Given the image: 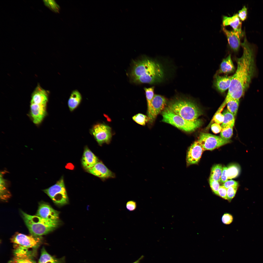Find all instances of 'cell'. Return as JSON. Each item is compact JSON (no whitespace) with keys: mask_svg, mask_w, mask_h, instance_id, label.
I'll return each mask as SVG.
<instances>
[{"mask_svg":"<svg viewBox=\"0 0 263 263\" xmlns=\"http://www.w3.org/2000/svg\"><path fill=\"white\" fill-rule=\"evenodd\" d=\"M243 49L242 56L236 59L237 68L232 76L230 87L223 103L226 104L232 99L239 100L244 94L249 86L255 71L253 47L245 36L241 43Z\"/></svg>","mask_w":263,"mask_h":263,"instance_id":"1","label":"cell"},{"mask_svg":"<svg viewBox=\"0 0 263 263\" xmlns=\"http://www.w3.org/2000/svg\"><path fill=\"white\" fill-rule=\"evenodd\" d=\"M163 74L160 64L145 58L134 62L131 76L134 83L151 84L160 81L163 78Z\"/></svg>","mask_w":263,"mask_h":263,"instance_id":"2","label":"cell"},{"mask_svg":"<svg viewBox=\"0 0 263 263\" xmlns=\"http://www.w3.org/2000/svg\"><path fill=\"white\" fill-rule=\"evenodd\" d=\"M167 108L184 119L189 121H194L203 114L202 111L191 100L178 98L169 103Z\"/></svg>","mask_w":263,"mask_h":263,"instance_id":"3","label":"cell"},{"mask_svg":"<svg viewBox=\"0 0 263 263\" xmlns=\"http://www.w3.org/2000/svg\"><path fill=\"white\" fill-rule=\"evenodd\" d=\"M22 216L31 235L41 236L55 230L58 226L59 221H54L42 218L36 215H29L21 211Z\"/></svg>","mask_w":263,"mask_h":263,"instance_id":"4","label":"cell"},{"mask_svg":"<svg viewBox=\"0 0 263 263\" xmlns=\"http://www.w3.org/2000/svg\"><path fill=\"white\" fill-rule=\"evenodd\" d=\"M162 121L173 125L187 132H193L200 127L202 121L197 119L194 121L186 120L173 112L167 107L162 113Z\"/></svg>","mask_w":263,"mask_h":263,"instance_id":"5","label":"cell"},{"mask_svg":"<svg viewBox=\"0 0 263 263\" xmlns=\"http://www.w3.org/2000/svg\"><path fill=\"white\" fill-rule=\"evenodd\" d=\"M43 191L58 206H64L68 203V198L63 177L54 185L44 190Z\"/></svg>","mask_w":263,"mask_h":263,"instance_id":"6","label":"cell"},{"mask_svg":"<svg viewBox=\"0 0 263 263\" xmlns=\"http://www.w3.org/2000/svg\"><path fill=\"white\" fill-rule=\"evenodd\" d=\"M198 140L204 150H213L230 143L231 141L230 140L223 139L219 136L203 132L200 133Z\"/></svg>","mask_w":263,"mask_h":263,"instance_id":"7","label":"cell"},{"mask_svg":"<svg viewBox=\"0 0 263 263\" xmlns=\"http://www.w3.org/2000/svg\"><path fill=\"white\" fill-rule=\"evenodd\" d=\"M90 132L100 145L104 143H109L111 140V129L105 124L98 123L94 125Z\"/></svg>","mask_w":263,"mask_h":263,"instance_id":"8","label":"cell"},{"mask_svg":"<svg viewBox=\"0 0 263 263\" xmlns=\"http://www.w3.org/2000/svg\"><path fill=\"white\" fill-rule=\"evenodd\" d=\"M10 240L14 244L28 248H37L42 242L41 236L28 235L18 233L13 236Z\"/></svg>","mask_w":263,"mask_h":263,"instance_id":"9","label":"cell"},{"mask_svg":"<svg viewBox=\"0 0 263 263\" xmlns=\"http://www.w3.org/2000/svg\"><path fill=\"white\" fill-rule=\"evenodd\" d=\"M14 245L13 256L10 263H37L33 251L16 244Z\"/></svg>","mask_w":263,"mask_h":263,"instance_id":"10","label":"cell"},{"mask_svg":"<svg viewBox=\"0 0 263 263\" xmlns=\"http://www.w3.org/2000/svg\"><path fill=\"white\" fill-rule=\"evenodd\" d=\"M204 151L198 140L195 141L189 147L187 152V166L197 164Z\"/></svg>","mask_w":263,"mask_h":263,"instance_id":"11","label":"cell"},{"mask_svg":"<svg viewBox=\"0 0 263 263\" xmlns=\"http://www.w3.org/2000/svg\"><path fill=\"white\" fill-rule=\"evenodd\" d=\"M167 103V100L163 96L157 94L154 95L152 99L150 109L147 112L149 121L152 122L154 121L157 115L164 109Z\"/></svg>","mask_w":263,"mask_h":263,"instance_id":"12","label":"cell"},{"mask_svg":"<svg viewBox=\"0 0 263 263\" xmlns=\"http://www.w3.org/2000/svg\"><path fill=\"white\" fill-rule=\"evenodd\" d=\"M59 212L45 202L40 203L36 215L45 219L54 221H59Z\"/></svg>","mask_w":263,"mask_h":263,"instance_id":"13","label":"cell"},{"mask_svg":"<svg viewBox=\"0 0 263 263\" xmlns=\"http://www.w3.org/2000/svg\"><path fill=\"white\" fill-rule=\"evenodd\" d=\"M89 173L103 179L114 178V174L101 162L99 161L93 167L87 170Z\"/></svg>","mask_w":263,"mask_h":263,"instance_id":"14","label":"cell"},{"mask_svg":"<svg viewBox=\"0 0 263 263\" xmlns=\"http://www.w3.org/2000/svg\"><path fill=\"white\" fill-rule=\"evenodd\" d=\"M48 98V92L38 85L32 94L30 103L47 105Z\"/></svg>","mask_w":263,"mask_h":263,"instance_id":"15","label":"cell"},{"mask_svg":"<svg viewBox=\"0 0 263 263\" xmlns=\"http://www.w3.org/2000/svg\"><path fill=\"white\" fill-rule=\"evenodd\" d=\"M99 162L97 157L88 148L85 149L82 160V163L84 168L87 170L93 167Z\"/></svg>","mask_w":263,"mask_h":263,"instance_id":"16","label":"cell"},{"mask_svg":"<svg viewBox=\"0 0 263 263\" xmlns=\"http://www.w3.org/2000/svg\"><path fill=\"white\" fill-rule=\"evenodd\" d=\"M222 30L226 36L228 44L231 48L234 51H237L240 47V36L239 33L233 31L227 30L223 27Z\"/></svg>","mask_w":263,"mask_h":263,"instance_id":"17","label":"cell"},{"mask_svg":"<svg viewBox=\"0 0 263 263\" xmlns=\"http://www.w3.org/2000/svg\"><path fill=\"white\" fill-rule=\"evenodd\" d=\"M222 23L224 26L230 25L233 28L234 31L238 32L241 37L243 35L241 29L242 23L238 14H235L231 17L224 16Z\"/></svg>","mask_w":263,"mask_h":263,"instance_id":"18","label":"cell"},{"mask_svg":"<svg viewBox=\"0 0 263 263\" xmlns=\"http://www.w3.org/2000/svg\"><path fill=\"white\" fill-rule=\"evenodd\" d=\"M232 76H221L218 74L215 76L214 84L216 89L222 93L228 89L230 85Z\"/></svg>","mask_w":263,"mask_h":263,"instance_id":"19","label":"cell"},{"mask_svg":"<svg viewBox=\"0 0 263 263\" xmlns=\"http://www.w3.org/2000/svg\"><path fill=\"white\" fill-rule=\"evenodd\" d=\"M38 263H65L64 257L58 258L49 254L44 247L41 249Z\"/></svg>","mask_w":263,"mask_h":263,"instance_id":"20","label":"cell"},{"mask_svg":"<svg viewBox=\"0 0 263 263\" xmlns=\"http://www.w3.org/2000/svg\"><path fill=\"white\" fill-rule=\"evenodd\" d=\"M235 68L231 54L224 59L221 63L218 73L228 74L234 71Z\"/></svg>","mask_w":263,"mask_h":263,"instance_id":"21","label":"cell"},{"mask_svg":"<svg viewBox=\"0 0 263 263\" xmlns=\"http://www.w3.org/2000/svg\"><path fill=\"white\" fill-rule=\"evenodd\" d=\"M82 100V96L80 92L77 90L73 91L69 99L68 104L71 111H73L80 104Z\"/></svg>","mask_w":263,"mask_h":263,"instance_id":"22","label":"cell"},{"mask_svg":"<svg viewBox=\"0 0 263 263\" xmlns=\"http://www.w3.org/2000/svg\"><path fill=\"white\" fill-rule=\"evenodd\" d=\"M223 114L224 118V121L221 126L222 128L228 127L233 128L235 123V116L227 109L225 110L224 111Z\"/></svg>","mask_w":263,"mask_h":263,"instance_id":"23","label":"cell"},{"mask_svg":"<svg viewBox=\"0 0 263 263\" xmlns=\"http://www.w3.org/2000/svg\"><path fill=\"white\" fill-rule=\"evenodd\" d=\"M223 168L222 166L220 164H216L213 166L211 170L210 178L220 182Z\"/></svg>","mask_w":263,"mask_h":263,"instance_id":"24","label":"cell"},{"mask_svg":"<svg viewBox=\"0 0 263 263\" xmlns=\"http://www.w3.org/2000/svg\"><path fill=\"white\" fill-rule=\"evenodd\" d=\"M2 173L0 174V197L2 200H6L10 197V193L7 188L5 180L3 177Z\"/></svg>","mask_w":263,"mask_h":263,"instance_id":"25","label":"cell"},{"mask_svg":"<svg viewBox=\"0 0 263 263\" xmlns=\"http://www.w3.org/2000/svg\"><path fill=\"white\" fill-rule=\"evenodd\" d=\"M228 179H231L236 178L239 175L240 172L239 167L236 164H232L227 167Z\"/></svg>","mask_w":263,"mask_h":263,"instance_id":"26","label":"cell"},{"mask_svg":"<svg viewBox=\"0 0 263 263\" xmlns=\"http://www.w3.org/2000/svg\"><path fill=\"white\" fill-rule=\"evenodd\" d=\"M239 100L232 99L227 102V110L235 116L237 113L239 104Z\"/></svg>","mask_w":263,"mask_h":263,"instance_id":"27","label":"cell"},{"mask_svg":"<svg viewBox=\"0 0 263 263\" xmlns=\"http://www.w3.org/2000/svg\"><path fill=\"white\" fill-rule=\"evenodd\" d=\"M154 87L148 88H144L147 102V112H149L150 109L151 102L154 95Z\"/></svg>","mask_w":263,"mask_h":263,"instance_id":"28","label":"cell"},{"mask_svg":"<svg viewBox=\"0 0 263 263\" xmlns=\"http://www.w3.org/2000/svg\"><path fill=\"white\" fill-rule=\"evenodd\" d=\"M233 134V128L230 127L222 129L220 132V137L223 139L230 140Z\"/></svg>","mask_w":263,"mask_h":263,"instance_id":"29","label":"cell"},{"mask_svg":"<svg viewBox=\"0 0 263 263\" xmlns=\"http://www.w3.org/2000/svg\"><path fill=\"white\" fill-rule=\"evenodd\" d=\"M133 120L138 124L142 125H145L149 121L148 117L143 114L139 113L134 116L132 117Z\"/></svg>","mask_w":263,"mask_h":263,"instance_id":"30","label":"cell"},{"mask_svg":"<svg viewBox=\"0 0 263 263\" xmlns=\"http://www.w3.org/2000/svg\"><path fill=\"white\" fill-rule=\"evenodd\" d=\"M43 1L45 5L51 10L56 12H59V7L54 0H47Z\"/></svg>","mask_w":263,"mask_h":263,"instance_id":"31","label":"cell"},{"mask_svg":"<svg viewBox=\"0 0 263 263\" xmlns=\"http://www.w3.org/2000/svg\"><path fill=\"white\" fill-rule=\"evenodd\" d=\"M238 186H233L230 187L227 189V200L230 202L235 197L236 193Z\"/></svg>","mask_w":263,"mask_h":263,"instance_id":"32","label":"cell"},{"mask_svg":"<svg viewBox=\"0 0 263 263\" xmlns=\"http://www.w3.org/2000/svg\"><path fill=\"white\" fill-rule=\"evenodd\" d=\"M209 181L210 187L213 192L216 195H218V191L220 186L219 182L210 178Z\"/></svg>","mask_w":263,"mask_h":263,"instance_id":"33","label":"cell"},{"mask_svg":"<svg viewBox=\"0 0 263 263\" xmlns=\"http://www.w3.org/2000/svg\"><path fill=\"white\" fill-rule=\"evenodd\" d=\"M233 217L232 215L228 213H225L222 216L221 220L222 223L225 224H230L233 221Z\"/></svg>","mask_w":263,"mask_h":263,"instance_id":"34","label":"cell"},{"mask_svg":"<svg viewBox=\"0 0 263 263\" xmlns=\"http://www.w3.org/2000/svg\"><path fill=\"white\" fill-rule=\"evenodd\" d=\"M238 12V16L241 20L244 21L246 19L247 15V9L245 6H244Z\"/></svg>","mask_w":263,"mask_h":263,"instance_id":"35","label":"cell"},{"mask_svg":"<svg viewBox=\"0 0 263 263\" xmlns=\"http://www.w3.org/2000/svg\"><path fill=\"white\" fill-rule=\"evenodd\" d=\"M224 116L220 112H217L215 115L213 120L215 123L219 124L222 123L224 120Z\"/></svg>","mask_w":263,"mask_h":263,"instance_id":"36","label":"cell"},{"mask_svg":"<svg viewBox=\"0 0 263 263\" xmlns=\"http://www.w3.org/2000/svg\"><path fill=\"white\" fill-rule=\"evenodd\" d=\"M227 189L223 185L220 186L218 191V196L227 200Z\"/></svg>","mask_w":263,"mask_h":263,"instance_id":"37","label":"cell"},{"mask_svg":"<svg viewBox=\"0 0 263 263\" xmlns=\"http://www.w3.org/2000/svg\"><path fill=\"white\" fill-rule=\"evenodd\" d=\"M228 179L227 168L225 166H224L223 168V170L220 182L224 183L227 181Z\"/></svg>","mask_w":263,"mask_h":263,"instance_id":"38","label":"cell"},{"mask_svg":"<svg viewBox=\"0 0 263 263\" xmlns=\"http://www.w3.org/2000/svg\"><path fill=\"white\" fill-rule=\"evenodd\" d=\"M136 202L132 200L128 201L126 205V208L128 210L130 211L134 210L136 209Z\"/></svg>","mask_w":263,"mask_h":263,"instance_id":"39","label":"cell"},{"mask_svg":"<svg viewBox=\"0 0 263 263\" xmlns=\"http://www.w3.org/2000/svg\"><path fill=\"white\" fill-rule=\"evenodd\" d=\"M211 128L212 132L215 134L221 132L222 129L221 126L219 124L215 123L211 125Z\"/></svg>","mask_w":263,"mask_h":263,"instance_id":"40","label":"cell"},{"mask_svg":"<svg viewBox=\"0 0 263 263\" xmlns=\"http://www.w3.org/2000/svg\"><path fill=\"white\" fill-rule=\"evenodd\" d=\"M223 185L227 189L231 186H238V182L235 180H227L223 184Z\"/></svg>","mask_w":263,"mask_h":263,"instance_id":"41","label":"cell"},{"mask_svg":"<svg viewBox=\"0 0 263 263\" xmlns=\"http://www.w3.org/2000/svg\"><path fill=\"white\" fill-rule=\"evenodd\" d=\"M141 258H142V257H141L138 260H137V261H136L135 262H134V263H139V261H140V260H141Z\"/></svg>","mask_w":263,"mask_h":263,"instance_id":"42","label":"cell"}]
</instances>
